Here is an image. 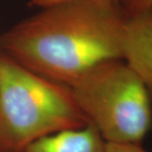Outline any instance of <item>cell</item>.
<instances>
[{
	"instance_id": "6da1fadb",
	"label": "cell",
	"mask_w": 152,
	"mask_h": 152,
	"mask_svg": "<svg viewBox=\"0 0 152 152\" xmlns=\"http://www.w3.org/2000/svg\"><path fill=\"white\" fill-rule=\"evenodd\" d=\"M127 15L118 1L71 0L42 8L0 34V53L70 86L101 63L123 59Z\"/></svg>"
},
{
	"instance_id": "52a82bcc",
	"label": "cell",
	"mask_w": 152,
	"mask_h": 152,
	"mask_svg": "<svg viewBox=\"0 0 152 152\" xmlns=\"http://www.w3.org/2000/svg\"><path fill=\"white\" fill-rule=\"evenodd\" d=\"M107 152H147L141 145H114L107 143Z\"/></svg>"
},
{
	"instance_id": "277c9868",
	"label": "cell",
	"mask_w": 152,
	"mask_h": 152,
	"mask_svg": "<svg viewBox=\"0 0 152 152\" xmlns=\"http://www.w3.org/2000/svg\"><path fill=\"white\" fill-rule=\"evenodd\" d=\"M123 60L140 77L152 98V8L127 15Z\"/></svg>"
},
{
	"instance_id": "7a4b0ae2",
	"label": "cell",
	"mask_w": 152,
	"mask_h": 152,
	"mask_svg": "<svg viewBox=\"0 0 152 152\" xmlns=\"http://www.w3.org/2000/svg\"><path fill=\"white\" fill-rule=\"evenodd\" d=\"M87 124L69 87L0 53V152H22L39 139Z\"/></svg>"
},
{
	"instance_id": "ba28073f",
	"label": "cell",
	"mask_w": 152,
	"mask_h": 152,
	"mask_svg": "<svg viewBox=\"0 0 152 152\" xmlns=\"http://www.w3.org/2000/svg\"><path fill=\"white\" fill-rule=\"evenodd\" d=\"M30 1L33 5L37 6V7H40L42 9V8L54 5V4H60V3H64V2H68V1H71V0H30ZM113 1L119 2V0H113Z\"/></svg>"
},
{
	"instance_id": "8992f818",
	"label": "cell",
	"mask_w": 152,
	"mask_h": 152,
	"mask_svg": "<svg viewBox=\"0 0 152 152\" xmlns=\"http://www.w3.org/2000/svg\"><path fill=\"white\" fill-rule=\"evenodd\" d=\"M126 15H132L152 8V0H119Z\"/></svg>"
},
{
	"instance_id": "5b68a950",
	"label": "cell",
	"mask_w": 152,
	"mask_h": 152,
	"mask_svg": "<svg viewBox=\"0 0 152 152\" xmlns=\"http://www.w3.org/2000/svg\"><path fill=\"white\" fill-rule=\"evenodd\" d=\"M22 152H107V143L91 124L39 139Z\"/></svg>"
},
{
	"instance_id": "3957f363",
	"label": "cell",
	"mask_w": 152,
	"mask_h": 152,
	"mask_svg": "<svg viewBox=\"0 0 152 152\" xmlns=\"http://www.w3.org/2000/svg\"><path fill=\"white\" fill-rule=\"evenodd\" d=\"M69 87L87 123L106 143L141 145L151 129V96L123 59L94 66Z\"/></svg>"
}]
</instances>
